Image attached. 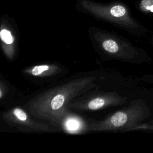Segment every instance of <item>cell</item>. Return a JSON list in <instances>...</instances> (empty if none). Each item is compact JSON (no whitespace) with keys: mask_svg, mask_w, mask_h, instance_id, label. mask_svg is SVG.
<instances>
[{"mask_svg":"<svg viewBox=\"0 0 153 153\" xmlns=\"http://www.w3.org/2000/svg\"><path fill=\"white\" fill-rule=\"evenodd\" d=\"M2 117L9 125L25 131H52L49 126L32 120L24 110L19 108H15L4 112Z\"/></svg>","mask_w":153,"mask_h":153,"instance_id":"2","label":"cell"},{"mask_svg":"<svg viewBox=\"0 0 153 153\" xmlns=\"http://www.w3.org/2000/svg\"><path fill=\"white\" fill-rule=\"evenodd\" d=\"M0 37L2 42L7 45L13 44L14 41V38L11 34V32L5 28L1 29L0 32Z\"/></svg>","mask_w":153,"mask_h":153,"instance_id":"7","label":"cell"},{"mask_svg":"<svg viewBox=\"0 0 153 153\" xmlns=\"http://www.w3.org/2000/svg\"><path fill=\"white\" fill-rule=\"evenodd\" d=\"M118 95L112 93H107L97 95L92 98L82 101L69 103L70 108H75L80 111L97 110L107 106H114L120 102Z\"/></svg>","mask_w":153,"mask_h":153,"instance_id":"4","label":"cell"},{"mask_svg":"<svg viewBox=\"0 0 153 153\" xmlns=\"http://www.w3.org/2000/svg\"><path fill=\"white\" fill-rule=\"evenodd\" d=\"M102 47L105 50L111 53H115L119 50L118 45L112 39L105 40L102 43Z\"/></svg>","mask_w":153,"mask_h":153,"instance_id":"8","label":"cell"},{"mask_svg":"<svg viewBox=\"0 0 153 153\" xmlns=\"http://www.w3.org/2000/svg\"><path fill=\"white\" fill-rule=\"evenodd\" d=\"M55 126L60 127L71 134L82 133L89 128V126L83 119L68 111L58 120Z\"/></svg>","mask_w":153,"mask_h":153,"instance_id":"5","label":"cell"},{"mask_svg":"<svg viewBox=\"0 0 153 153\" xmlns=\"http://www.w3.org/2000/svg\"><path fill=\"white\" fill-rule=\"evenodd\" d=\"M95 79L93 76L76 79L37 95L27 105L30 114L55 126L58 120L67 112V105L74 97L96 87Z\"/></svg>","mask_w":153,"mask_h":153,"instance_id":"1","label":"cell"},{"mask_svg":"<svg viewBox=\"0 0 153 153\" xmlns=\"http://www.w3.org/2000/svg\"><path fill=\"white\" fill-rule=\"evenodd\" d=\"M58 66L53 65H42L33 67L29 70V73L33 76H44L52 75L56 73L58 70Z\"/></svg>","mask_w":153,"mask_h":153,"instance_id":"6","label":"cell"},{"mask_svg":"<svg viewBox=\"0 0 153 153\" xmlns=\"http://www.w3.org/2000/svg\"><path fill=\"white\" fill-rule=\"evenodd\" d=\"M81 4L83 7L91 13L106 19L114 21L124 20L127 19V9L123 5L117 4L112 6H103L92 2L82 1Z\"/></svg>","mask_w":153,"mask_h":153,"instance_id":"3","label":"cell"}]
</instances>
